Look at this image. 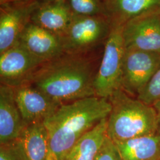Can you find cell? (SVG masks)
Segmentation results:
<instances>
[{
    "mask_svg": "<svg viewBox=\"0 0 160 160\" xmlns=\"http://www.w3.org/2000/svg\"><path fill=\"white\" fill-rule=\"evenodd\" d=\"M95 75L93 61L85 53H63L43 63L24 82L65 104L96 96Z\"/></svg>",
    "mask_w": 160,
    "mask_h": 160,
    "instance_id": "cell-1",
    "label": "cell"
},
{
    "mask_svg": "<svg viewBox=\"0 0 160 160\" xmlns=\"http://www.w3.org/2000/svg\"><path fill=\"white\" fill-rule=\"evenodd\" d=\"M111 104L97 96L61 104L43 120L49 136L46 160H65L84 134L108 118Z\"/></svg>",
    "mask_w": 160,
    "mask_h": 160,
    "instance_id": "cell-2",
    "label": "cell"
},
{
    "mask_svg": "<svg viewBox=\"0 0 160 160\" xmlns=\"http://www.w3.org/2000/svg\"><path fill=\"white\" fill-rule=\"evenodd\" d=\"M111 111L108 118L107 135L121 142L157 133L159 114L153 106L133 98L122 89L108 98Z\"/></svg>",
    "mask_w": 160,
    "mask_h": 160,
    "instance_id": "cell-3",
    "label": "cell"
},
{
    "mask_svg": "<svg viewBox=\"0 0 160 160\" xmlns=\"http://www.w3.org/2000/svg\"><path fill=\"white\" fill-rule=\"evenodd\" d=\"M123 26L112 24L106 38L103 57L94 80L96 96L108 99L122 89L125 46Z\"/></svg>",
    "mask_w": 160,
    "mask_h": 160,
    "instance_id": "cell-4",
    "label": "cell"
},
{
    "mask_svg": "<svg viewBox=\"0 0 160 160\" xmlns=\"http://www.w3.org/2000/svg\"><path fill=\"white\" fill-rule=\"evenodd\" d=\"M111 27L109 18L104 16L75 15L68 28L59 36L64 52L85 53L108 38Z\"/></svg>",
    "mask_w": 160,
    "mask_h": 160,
    "instance_id": "cell-5",
    "label": "cell"
},
{
    "mask_svg": "<svg viewBox=\"0 0 160 160\" xmlns=\"http://www.w3.org/2000/svg\"><path fill=\"white\" fill-rule=\"evenodd\" d=\"M160 67L159 53L126 49L123 63L122 89L130 96H138Z\"/></svg>",
    "mask_w": 160,
    "mask_h": 160,
    "instance_id": "cell-6",
    "label": "cell"
},
{
    "mask_svg": "<svg viewBox=\"0 0 160 160\" xmlns=\"http://www.w3.org/2000/svg\"><path fill=\"white\" fill-rule=\"evenodd\" d=\"M41 3L39 0H28L1 5L0 54L17 44L23 30Z\"/></svg>",
    "mask_w": 160,
    "mask_h": 160,
    "instance_id": "cell-7",
    "label": "cell"
},
{
    "mask_svg": "<svg viewBox=\"0 0 160 160\" xmlns=\"http://www.w3.org/2000/svg\"><path fill=\"white\" fill-rule=\"evenodd\" d=\"M125 49L160 54V12L133 18L123 26Z\"/></svg>",
    "mask_w": 160,
    "mask_h": 160,
    "instance_id": "cell-8",
    "label": "cell"
},
{
    "mask_svg": "<svg viewBox=\"0 0 160 160\" xmlns=\"http://www.w3.org/2000/svg\"><path fill=\"white\" fill-rule=\"evenodd\" d=\"M46 62L17 43L0 54L1 84L12 87L18 86Z\"/></svg>",
    "mask_w": 160,
    "mask_h": 160,
    "instance_id": "cell-9",
    "label": "cell"
},
{
    "mask_svg": "<svg viewBox=\"0 0 160 160\" xmlns=\"http://www.w3.org/2000/svg\"><path fill=\"white\" fill-rule=\"evenodd\" d=\"M13 88L16 102L26 125L43 121L62 104L26 82Z\"/></svg>",
    "mask_w": 160,
    "mask_h": 160,
    "instance_id": "cell-10",
    "label": "cell"
},
{
    "mask_svg": "<svg viewBox=\"0 0 160 160\" xmlns=\"http://www.w3.org/2000/svg\"><path fill=\"white\" fill-rule=\"evenodd\" d=\"M18 43L30 53L48 61L64 52L60 37L32 22H29L20 36Z\"/></svg>",
    "mask_w": 160,
    "mask_h": 160,
    "instance_id": "cell-11",
    "label": "cell"
},
{
    "mask_svg": "<svg viewBox=\"0 0 160 160\" xmlns=\"http://www.w3.org/2000/svg\"><path fill=\"white\" fill-rule=\"evenodd\" d=\"M26 124L18 108L12 87L0 86V144L16 141Z\"/></svg>",
    "mask_w": 160,
    "mask_h": 160,
    "instance_id": "cell-12",
    "label": "cell"
},
{
    "mask_svg": "<svg viewBox=\"0 0 160 160\" xmlns=\"http://www.w3.org/2000/svg\"><path fill=\"white\" fill-rule=\"evenodd\" d=\"M74 16L65 0L42 2L33 12L30 22L61 36Z\"/></svg>",
    "mask_w": 160,
    "mask_h": 160,
    "instance_id": "cell-13",
    "label": "cell"
},
{
    "mask_svg": "<svg viewBox=\"0 0 160 160\" xmlns=\"http://www.w3.org/2000/svg\"><path fill=\"white\" fill-rule=\"evenodd\" d=\"M111 25H124L138 17L160 12V0H104Z\"/></svg>",
    "mask_w": 160,
    "mask_h": 160,
    "instance_id": "cell-14",
    "label": "cell"
},
{
    "mask_svg": "<svg viewBox=\"0 0 160 160\" xmlns=\"http://www.w3.org/2000/svg\"><path fill=\"white\" fill-rule=\"evenodd\" d=\"M114 142L122 160H160L159 132Z\"/></svg>",
    "mask_w": 160,
    "mask_h": 160,
    "instance_id": "cell-15",
    "label": "cell"
},
{
    "mask_svg": "<svg viewBox=\"0 0 160 160\" xmlns=\"http://www.w3.org/2000/svg\"><path fill=\"white\" fill-rule=\"evenodd\" d=\"M28 160H46L49 136L43 121L26 125L17 139Z\"/></svg>",
    "mask_w": 160,
    "mask_h": 160,
    "instance_id": "cell-16",
    "label": "cell"
},
{
    "mask_svg": "<svg viewBox=\"0 0 160 160\" xmlns=\"http://www.w3.org/2000/svg\"><path fill=\"white\" fill-rule=\"evenodd\" d=\"M108 118L87 132L75 144L65 160H94L107 136Z\"/></svg>",
    "mask_w": 160,
    "mask_h": 160,
    "instance_id": "cell-17",
    "label": "cell"
},
{
    "mask_svg": "<svg viewBox=\"0 0 160 160\" xmlns=\"http://www.w3.org/2000/svg\"><path fill=\"white\" fill-rule=\"evenodd\" d=\"M65 1L75 15L106 17L104 0H65Z\"/></svg>",
    "mask_w": 160,
    "mask_h": 160,
    "instance_id": "cell-18",
    "label": "cell"
},
{
    "mask_svg": "<svg viewBox=\"0 0 160 160\" xmlns=\"http://www.w3.org/2000/svg\"><path fill=\"white\" fill-rule=\"evenodd\" d=\"M137 98L149 105L160 100V67L148 84L137 96Z\"/></svg>",
    "mask_w": 160,
    "mask_h": 160,
    "instance_id": "cell-19",
    "label": "cell"
},
{
    "mask_svg": "<svg viewBox=\"0 0 160 160\" xmlns=\"http://www.w3.org/2000/svg\"><path fill=\"white\" fill-rule=\"evenodd\" d=\"M0 160H28L17 140L10 143L0 144Z\"/></svg>",
    "mask_w": 160,
    "mask_h": 160,
    "instance_id": "cell-20",
    "label": "cell"
},
{
    "mask_svg": "<svg viewBox=\"0 0 160 160\" xmlns=\"http://www.w3.org/2000/svg\"><path fill=\"white\" fill-rule=\"evenodd\" d=\"M94 160H122L116 144L108 135Z\"/></svg>",
    "mask_w": 160,
    "mask_h": 160,
    "instance_id": "cell-21",
    "label": "cell"
},
{
    "mask_svg": "<svg viewBox=\"0 0 160 160\" xmlns=\"http://www.w3.org/2000/svg\"><path fill=\"white\" fill-rule=\"evenodd\" d=\"M28 0H0V4L4 5L7 4H12V3H16V2H20L26 1Z\"/></svg>",
    "mask_w": 160,
    "mask_h": 160,
    "instance_id": "cell-22",
    "label": "cell"
},
{
    "mask_svg": "<svg viewBox=\"0 0 160 160\" xmlns=\"http://www.w3.org/2000/svg\"><path fill=\"white\" fill-rule=\"evenodd\" d=\"M152 106L155 109V110H157V112H158V114L160 115V100L159 101H158L157 102L154 103Z\"/></svg>",
    "mask_w": 160,
    "mask_h": 160,
    "instance_id": "cell-23",
    "label": "cell"
},
{
    "mask_svg": "<svg viewBox=\"0 0 160 160\" xmlns=\"http://www.w3.org/2000/svg\"><path fill=\"white\" fill-rule=\"evenodd\" d=\"M41 2H54V1H58L61 0H39Z\"/></svg>",
    "mask_w": 160,
    "mask_h": 160,
    "instance_id": "cell-24",
    "label": "cell"
},
{
    "mask_svg": "<svg viewBox=\"0 0 160 160\" xmlns=\"http://www.w3.org/2000/svg\"><path fill=\"white\" fill-rule=\"evenodd\" d=\"M160 133V115H159V122H158V131Z\"/></svg>",
    "mask_w": 160,
    "mask_h": 160,
    "instance_id": "cell-25",
    "label": "cell"
},
{
    "mask_svg": "<svg viewBox=\"0 0 160 160\" xmlns=\"http://www.w3.org/2000/svg\"></svg>",
    "mask_w": 160,
    "mask_h": 160,
    "instance_id": "cell-26",
    "label": "cell"
}]
</instances>
